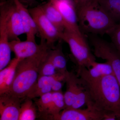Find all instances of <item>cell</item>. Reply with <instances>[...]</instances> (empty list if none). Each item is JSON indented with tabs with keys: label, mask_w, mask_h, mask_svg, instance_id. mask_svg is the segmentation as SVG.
<instances>
[{
	"label": "cell",
	"mask_w": 120,
	"mask_h": 120,
	"mask_svg": "<svg viewBox=\"0 0 120 120\" xmlns=\"http://www.w3.org/2000/svg\"><path fill=\"white\" fill-rule=\"evenodd\" d=\"M81 80L87 93V106L120 118V86L114 75L90 82Z\"/></svg>",
	"instance_id": "6da1fadb"
},
{
	"label": "cell",
	"mask_w": 120,
	"mask_h": 120,
	"mask_svg": "<svg viewBox=\"0 0 120 120\" xmlns=\"http://www.w3.org/2000/svg\"><path fill=\"white\" fill-rule=\"evenodd\" d=\"M49 49L20 61L11 88L5 94L22 100L26 98L38 81L40 66L46 58Z\"/></svg>",
	"instance_id": "7a4b0ae2"
},
{
	"label": "cell",
	"mask_w": 120,
	"mask_h": 120,
	"mask_svg": "<svg viewBox=\"0 0 120 120\" xmlns=\"http://www.w3.org/2000/svg\"><path fill=\"white\" fill-rule=\"evenodd\" d=\"M76 6L81 30L103 35L107 34L117 24L104 11L98 0H92Z\"/></svg>",
	"instance_id": "3957f363"
},
{
	"label": "cell",
	"mask_w": 120,
	"mask_h": 120,
	"mask_svg": "<svg viewBox=\"0 0 120 120\" xmlns=\"http://www.w3.org/2000/svg\"><path fill=\"white\" fill-rule=\"evenodd\" d=\"M61 39L69 45L78 68H90L96 61L95 56L91 52L82 33L65 29L61 34Z\"/></svg>",
	"instance_id": "277c9868"
},
{
	"label": "cell",
	"mask_w": 120,
	"mask_h": 120,
	"mask_svg": "<svg viewBox=\"0 0 120 120\" xmlns=\"http://www.w3.org/2000/svg\"><path fill=\"white\" fill-rule=\"evenodd\" d=\"M91 43L94 54L96 57L105 60L112 67L114 75L120 86V53L112 44L98 37H92Z\"/></svg>",
	"instance_id": "5b68a950"
},
{
	"label": "cell",
	"mask_w": 120,
	"mask_h": 120,
	"mask_svg": "<svg viewBox=\"0 0 120 120\" xmlns=\"http://www.w3.org/2000/svg\"><path fill=\"white\" fill-rule=\"evenodd\" d=\"M37 26L41 41H45L49 47L61 39L62 33L59 31L45 15L41 6L28 9Z\"/></svg>",
	"instance_id": "8992f818"
},
{
	"label": "cell",
	"mask_w": 120,
	"mask_h": 120,
	"mask_svg": "<svg viewBox=\"0 0 120 120\" xmlns=\"http://www.w3.org/2000/svg\"><path fill=\"white\" fill-rule=\"evenodd\" d=\"M10 1L1 2L0 7V71L11 62V50L8 27Z\"/></svg>",
	"instance_id": "52a82bcc"
},
{
	"label": "cell",
	"mask_w": 120,
	"mask_h": 120,
	"mask_svg": "<svg viewBox=\"0 0 120 120\" xmlns=\"http://www.w3.org/2000/svg\"><path fill=\"white\" fill-rule=\"evenodd\" d=\"M9 45L15 57L21 60L34 56L45 50L50 49L44 41H41V43L38 44L36 42L26 40L22 41L19 39L10 41Z\"/></svg>",
	"instance_id": "ba28073f"
},
{
	"label": "cell",
	"mask_w": 120,
	"mask_h": 120,
	"mask_svg": "<svg viewBox=\"0 0 120 120\" xmlns=\"http://www.w3.org/2000/svg\"><path fill=\"white\" fill-rule=\"evenodd\" d=\"M52 2L62 15L66 29L82 34L78 23L76 6L73 0H49Z\"/></svg>",
	"instance_id": "9c48e42d"
},
{
	"label": "cell",
	"mask_w": 120,
	"mask_h": 120,
	"mask_svg": "<svg viewBox=\"0 0 120 120\" xmlns=\"http://www.w3.org/2000/svg\"><path fill=\"white\" fill-rule=\"evenodd\" d=\"M86 109L67 108L61 112L56 120H102L107 114L92 106Z\"/></svg>",
	"instance_id": "30bf717a"
},
{
	"label": "cell",
	"mask_w": 120,
	"mask_h": 120,
	"mask_svg": "<svg viewBox=\"0 0 120 120\" xmlns=\"http://www.w3.org/2000/svg\"><path fill=\"white\" fill-rule=\"evenodd\" d=\"M22 99L5 94L0 97V120H19Z\"/></svg>",
	"instance_id": "8fae6325"
},
{
	"label": "cell",
	"mask_w": 120,
	"mask_h": 120,
	"mask_svg": "<svg viewBox=\"0 0 120 120\" xmlns=\"http://www.w3.org/2000/svg\"><path fill=\"white\" fill-rule=\"evenodd\" d=\"M76 75L82 80L88 82L114 74L112 67L108 62L99 63L95 61L90 68H78Z\"/></svg>",
	"instance_id": "7c38bea8"
},
{
	"label": "cell",
	"mask_w": 120,
	"mask_h": 120,
	"mask_svg": "<svg viewBox=\"0 0 120 120\" xmlns=\"http://www.w3.org/2000/svg\"><path fill=\"white\" fill-rule=\"evenodd\" d=\"M8 27L11 41L19 39V36L25 34L22 18L13 0L9 4Z\"/></svg>",
	"instance_id": "4fadbf2b"
},
{
	"label": "cell",
	"mask_w": 120,
	"mask_h": 120,
	"mask_svg": "<svg viewBox=\"0 0 120 120\" xmlns=\"http://www.w3.org/2000/svg\"><path fill=\"white\" fill-rule=\"evenodd\" d=\"M22 22L27 41H35V35L38 33V28L33 17L28 9L26 8L19 0H13Z\"/></svg>",
	"instance_id": "5bb4252c"
},
{
	"label": "cell",
	"mask_w": 120,
	"mask_h": 120,
	"mask_svg": "<svg viewBox=\"0 0 120 120\" xmlns=\"http://www.w3.org/2000/svg\"><path fill=\"white\" fill-rule=\"evenodd\" d=\"M21 60L15 57L6 68L0 71V95L7 94L10 90L17 66Z\"/></svg>",
	"instance_id": "9a60e30c"
},
{
	"label": "cell",
	"mask_w": 120,
	"mask_h": 120,
	"mask_svg": "<svg viewBox=\"0 0 120 120\" xmlns=\"http://www.w3.org/2000/svg\"><path fill=\"white\" fill-rule=\"evenodd\" d=\"M65 82L67 88L64 97L66 109L71 108L79 88L80 79L77 75L69 72L66 76Z\"/></svg>",
	"instance_id": "2e32d148"
},
{
	"label": "cell",
	"mask_w": 120,
	"mask_h": 120,
	"mask_svg": "<svg viewBox=\"0 0 120 120\" xmlns=\"http://www.w3.org/2000/svg\"><path fill=\"white\" fill-rule=\"evenodd\" d=\"M46 17L52 24L62 33L66 25L60 13L50 1L40 5Z\"/></svg>",
	"instance_id": "e0dca14e"
},
{
	"label": "cell",
	"mask_w": 120,
	"mask_h": 120,
	"mask_svg": "<svg viewBox=\"0 0 120 120\" xmlns=\"http://www.w3.org/2000/svg\"><path fill=\"white\" fill-rule=\"evenodd\" d=\"M48 56L55 67L57 72L64 75L68 73L67 60L62 51L61 44L52 49H50L48 52Z\"/></svg>",
	"instance_id": "ac0fdd59"
},
{
	"label": "cell",
	"mask_w": 120,
	"mask_h": 120,
	"mask_svg": "<svg viewBox=\"0 0 120 120\" xmlns=\"http://www.w3.org/2000/svg\"><path fill=\"white\" fill-rule=\"evenodd\" d=\"M104 11L116 23H120V0H98Z\"/></svg>",
	"instance_id": "d6986e66"
},
{
	"label": "cell",
	"mask_w": 120,
	"mask_h": 120,
	"mask_svg": "<svg viewBox=\"0 0 120 120\" xmlns=\"http://www.w3.org/2000/svg\"><path fill=\"white\" fill-rule=\"evenodd\" d=\"M52 76H39L36 84L28 96H40L52 92Z\"/></svg>",
	"instance_id": "ffe728a7"
},
{
	"label": "cell",
	"mask_w": 120,
	"mask_h": 120,
	"mask_svg": "<svg viewBox=\"0 0 120 120\" xmlns=\"http://www.w3.org/2000/svg\"><path fill=\"white\" fill-rule=\"evenodd\" d=\"M65 109L64 94L62 91L52 92V105L49 115L57 119L61 112Z\"/></svg>",
	"instance_id": "44dd1931"
},
{
	"label": "cell",
	"mask_w": 120,
	"mask_h": 120,
	"mask_svg": "<svg viewBox=\"0 0 120 120\" xmlns=\"http://www.w3.org/2000/svg\"><path fill=\"white\" fill-rule=\"evenodd\" d=\"M37 111L32 99L26 98L21 104L19 120H36Z\"/></svg>",
	"instance_id": "7402d4cb"
},
{
	"label": "cell",
	"mask_w": 120,
	"mask_h": 120,
	"mask_svg": "<svg viewBox=\"0 0 120 120\" xmlns=\"http://www.w3.org/2000/svg\"><path fill=\"white\" fill-rule=\"evenodd\" d=\"M52 92L45 94L39 97L35 101L39 111L45 116L49 114L52 103Z\"/></svg>",
	"instance_id": "603a6c76"
},
{
	"label": "cell",
	"mask_w": 120,
	"mask_h": 120,
	"mask_svg": "<svg viewBox=\"0 0 120 120\" xmlns=\"http://www.w3.org/2000/svg\"><path fill=\"white\" fill-rule=\"evenodd\" d=\"M87 101V95L86 91L80 79L79 88L75 97L73 105L71 108L81 109V107H83L84 105H86Z\"/></svg>",
	"instance_id": "cb8c5ba5"
},
{
	"label": "cell",
	"mask_w": 120,
	"mask_h": 120,
	"mask_svg": "<svg viewBox=\"0 0 120 120\" xmlns=\"http://www.w3.org/2000/svg\"><path fill=\"white\" fill-rule=\"evenodd\" d=\"M57 72L55 67L48 57L47 54L46 58L40 66L39 72V76H51L55 75Z\"/></svg>",
	"instance_id": "d4e9b609"
},
{
	"label": "cell",
	"mask_w": 120,
	"mask_h": 120,
	"mask_svg": "<svg viewBox=\"0 0 120 120\" xmlns=\"http://www.w3.org/2000/svg\"><path fill=\"white\" fill-rule=\"evenodd\" d=\"M107 34L110 37L112 44L120 53V23H117Z\"/></svg>",
	"instance_id": "484cf974"
},
{
	"label": "cell",
	"mask_w": 120,
	"mask_h": 120,
	"mask_svg": "<svg viewBox=\"0 0 120 120\" xmlns=\"http://www.w3.org/2000/svg\"><path fill=\"white\" fill-rule=\"evenodd\" d=\"M102 120H120V118L114 114H109L106 115Z\"/></svg>",
	"instance_id": "4316f807"
},
{
	"label": "cell",
	"mask_w": 120,
	"mask_h": 120,
	"mask_svg": "<svg viewBox=\"0 0 120 120\" xmlns=\"http://www.w3.org/2000/svg\"><path fill=\"white\" fill-rule=\"evenodd\" d=\"M73 0L76 5L88 2V1L92 0Z\"/></svg>",
	"instance_id": "83f0119b"
},
{
	"label": "cell",
	"mask_w": 120,
	"mask_h": 120,
	"mask_svg": "<svg viewBox=\"0 0 120 120\" xmlns=\"http://www.w3.org/2000/svg\"><path fill=\"white\" fill-rule=\"evenodd\" d=\"M45 117L43 120H56L53 117L50 116H45Z\"/></svg>",
	"instance_id": "f1b7e54d"
}]
</instances>
